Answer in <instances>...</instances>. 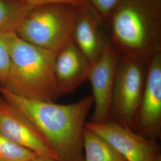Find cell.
<instances>
[{"label": "cell", "mask_w": 161, "mask_h": 161, "mask_svg": "<svg viewBox=\"0 0 161 161\" xmlns=\"http://www.w3.org/2000/svg\"><path fill=\"white\" fill-rule=\"evenodd\" d=\"M0 94L25 116L57 161H84V131L94 106L92 96L74 103L60 104L21 97L3 88Z\"/></svg>", "instance_id": "obj_1"}, {"label": "cell", "mask_w": 161, "mask_h": 161, "mask_svg": "<svg viewBox=\"0 0 161 161\" xmlns=\"http://www.w3.org/2000/svg\"><path fill=\"white\" fill-rule=\"evenodd\" d=\"M106 25L121 56L147 63L161 52V0H121Z\"/></svg>", "instance_id": "obj_2"}, {"label": "cell", "mask_w": 161, "mask_h": 161, "mask_svg": "<svg viewBox=\"0 0 161 161\" xmlns=\"http://www.w3.org/2000/svg\"><path fill=\"white\" fill-rule=\"evenodd\" d=\"M56 54L14 35L10 46V64L3 88L21 97L53 102L58 97L54 72Z\"/></svg>", "instance_id": "obj_3"}, {"label": "cell", "mask_w": 161, "mask_h": 161, "mask_svg": "<svg viewBox=\"0 0 161 161\" xmlns=\"http://www.w3.org/2000/svg\"><path fill=\"white\" fill-rule=\"evenodd\" d=\"M76 12L77 7L68 4L34 6L16 34L22 40L56 54L72 41Z\"/></svg>", "instance_id": "obj_4"}, {"label": "cell", "mask_w": 161, "mask_h": 161, "mask_svg": "<svg viewBox=\"0 0 161 161\" xmlns=\"http://www.w3.org/2000/svg\"><path fill=\"white\" fill-rule=\"evenodd\" d=\"M147 63L121 56L118 62L109 120L134 130L144 91Z\"/></svg>", "instance_id": "obj_5"}, {"label": "cell", "mask_w": 161, "mask_h": 161, "mask_svg": "<svg viewBox=\"0 0 161 161\" xmlns=\"http://www.w3.org/2000/svg\"><path fill=\"white\" fill-rule=\"evenodd\" d=\"M85 127L104 138L127 161H161L158 140L128 127L111 120L99 124L88 122Z\"/></svg>", "instance_id": "obj_6"}, {"label": "cell", "mask_w": 161, "mask_h": 161, "mask_svg": "<svg viewBox=\"0 0 161 161\" xmlns=\"http://www.w3.org/2000/svg\"><path fill=\"white\" fill-rule=\"evenodd\" d=\"M121 56L110 42L101 56L90 66L87 80L92 88L94 108L88 122L99 124L109 120L116 72Z\"/></svg>", "instance_id": "obj_7"}, {"label": "cell", "mask_w": 161, "mask_h": 161, "mask_svg": "<svg viewBox=\"0 0 161 161\" xmlns=\"http://www.w3.org/2000/svg\"><path fill=\"white\" fill-rule=\"evenodd\" d=\"M134 131L156 140L161 138V52L147 63L144 91Z\"/></svg>", "instance_id": "obj_8"}, {"label": "cell", "mask_w": 161, "mask_h": 161, "mask_svg": "<svg viewBox=\"0 0 161 161\" xmlns=\"http://www.w3.org/2000/svg\"><path fill=\"white\" fill-rule=\"evenodd\" d=\"M0 133L14 143L33 152L37 156H56L25 116L0 96Z\"/></svg>", "instance_id": "obj_9"}, {"label": "cell", "mask_w": 161, "mask_h": 161, "mask_svg": "<svg viewBox=\"0 0 161 161\" xmlns=\"http://www.w3.org/2000/svg\"><path fill=\"white\" fill-rule=\"evenodd\" d=\"M103 22L86 4L77 7L72 41L90 64L103 54L110 41L104 31Z\"/></svg>", "instance_id": "obj_10"}, {"label": "cell", "mask_w": 161, "mask_h": 161, "mask_svg": "<svg viewBox=\"0 0 161 161\" xmlns=\"http://www.w3.org/2000/svg\"><path fill=\"white\" fill-rule=\"evenodd\" d=\"M91 64L72 41L56 54L54 72L58 96L74 92L88 80Z\"/></svg>", "instance_id": "obj_11"}, {"label": "cell", "mask_w": 161, "mask_h": 161, "mask_svg": "<svg viewBox=\"0 0 161 161\" xmlns=\"http://www.w3.org/2000/svg\"><path fill=\"white\" fill-rule=\"evenodd\" d=\"M84 161H127L104 138L85 127Z\"/></svg>", "instance_id": "obj_12"}, {"label": "cell", "mask_w": 161, "mask_h": 161, "mask_svg": "<svg viewBox=\"0 0 161 161\" xmlns=\"http://www.w3.org/2000/svg\"><path fill=\"white\" fill-rule=\"evenodd\" d=\"M34 7L22 0H0V31L16 33Z\"/></svg>", "instance_id": "obj_13"}, {"label": "cell", "mask_w": 161, "mask_h": 161, "mask_svg": "<svg viewBox=\"0 0 161 161\" xmlns=\"http://www.w3.org/2000/svg\"><path fill=\"white\" fill-rule=\"evenodd\" d=\"M37 155L14 143L0 133V161H30Z\"/></svg>", "instance_id": "obj_14"}, {"label": "cell", "mask_w": 161, "mask_h": 161, "mask_svg": "<svg viewBox=\"0 0 161 161\" xmlns=\"http://www.w3.org/2000/svg\"><path fill=\"white\" fill-rule=\"evenodd\" d=\"M16 33L0 31V88L6 86L10 64V46Z\"/></svg>", "instance_id": "obj_15"}, {"label": "cell", "mask_w": 161, "mask_h": 161, "mask_svg": "<svg viewBox=\"0 0 161 161\" xmlns=\"http://www.w3.org/2000/svg\"><path fill=\"white\" fill-rule=\"evenodd\" d=\"M106 24L111 13L121 0H83Z\"/></svg>", "instance_id": "obj_16"}, {"label": "cell", "mask_w": 161, "mask_h": 161, "mask_svg": "<svg viewBox=\"0 0 161 161\" xmlns=\"http://www.w3.org/2000/svg\"><path fill=\"white\" fill-rule=\"evenodd\" d=\"M32 6H37L47 4H68L75 7H80L84 4L83 0H22Z\"/></svg>", "instance_id": "obj_17"}, {"label": "cell", "mask_w": 161, "mask_h": 161, "mask_svg": "<svg viewBox=\"0 0 161 161\" xmlns=\"http://www.w3.org/2000/svg\"><path fill=\"white\" fill-rule=\"evenodd\" d=\"M30 161H57L51 158L48 157H43V156H37L34 158L33 159Z\"/></svg>", "instance_id": "obj_18"}]
</instances>
